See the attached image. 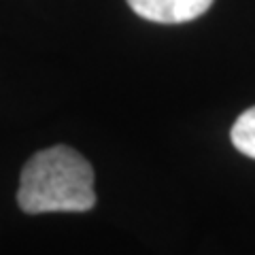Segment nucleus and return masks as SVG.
<instances>
[{
    "instance_id": "obj_1",
    "label": "nucleus",
    "mask_w": 255,
    "mask_h": 255,
    "mask_svg": "<svg viewBox=\"0 0 255 255\" xmlns=\"http://www.w3.org/2000/svg\"><path fill=\"white\" fill-rule=\"evenodd\" d=\"M17 204L23 213H85L96 206L94 168L79 151L55 145L21 168Z\"/></svg>"
},
{
    "instance_id": "obj_2",
    "label": "nucleus",
    "mask_w": 255,
    "mask_h": 255,
    "mask_svg": "<svg viewBox=\"0 0 255 255\" xmlns=\"http://www.w3.org/2000/svg\"><path fill=\"white\" fill-rule=\"evenodd\" d=\"M138 17L155 23H185L200 17L215 0H126Z\"/></svg>"
},
{
    "instance_id": "obj_3",
    "label": "nucleus",
    "mask_w": 255,
    "mask_h": 255,
    "mask_svg": "<svg viewBox=\"0 0 255 255\" xmlns=\"http://www.w3.org/2000/svg\"><path fill=\"white\" fill-rule=\"evenodd\" d=\"M230 138H232V145L241 153L255 159V107L247 109L234 122Z\"/></svg>"
}]
</instances>
